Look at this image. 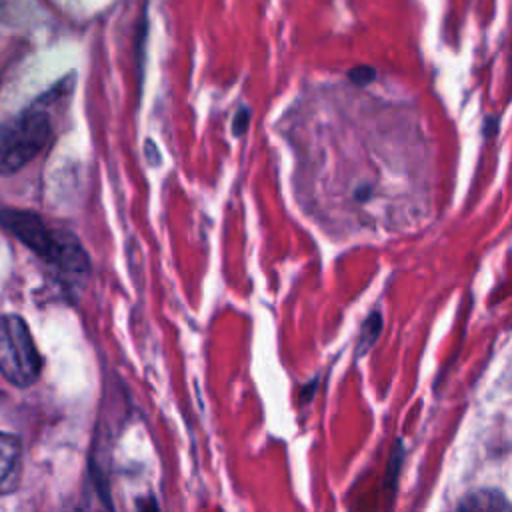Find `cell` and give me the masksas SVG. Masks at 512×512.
Wrapping results in <instances>:
<instances>
[{"instance_id": "cell-3", "label": "cell", "mask_w": 512, "mask_h": 512, "mask_svg": "<svg viewBox=\"0 0 512 512\" xmlns=\"http://www.w3.org/2000/svg\"><path fill=\"white\" fill-rule=\"evenodd\" d=\"M42 372V356L28 322L18 314H0V374L14 386H32Z\"/></svg>"}, {"instance_id": "cell-7", "label": "cell", "mask_w": 512, "mask_h": 512, "mask_svg": "<svg viewBox=\"0 0 512 512\" xmlns=\"http://www.w3.org/2000/svg\"><path fill=\"white\" fill-rule=\"evenodd\" d=\"M248 118H250V110H246V108H240V110L236 112V116H234V122H232V132H234L236 136H240V134L244 132V128L248 126Z\"/></svg>"}, {"instance_id": "cell-4", "label": "cell", "mask_w": 512, "mask_h": 512, "mask_svg": "<svg viewBox=\"0 0 512 512\" xmlns=\"http://www.w3.org/2000/svg\"><path fill=\"white\" fill-rule=\"evenodd\" d=\"M22 474V442L18 436L0 432V496L16 490Z\"/></svg>"}, {"instance_id": "cell-6", "label": "cell", "mask_w": 512, "mask_h": 512, "mask_svg": "<svg viewBox=\"0 0 512 512\" xmlns=\"http://www.w3.org/2000/svg\"><path fill=\"white\" fill-rule=\"evenodd\" d=\"M348 76H350V80H352L354 84L364 86V84H368V82L374 80L376 72H374V68H370V66H356V68H352V70L348 72Z\"/></svg>"}, {"instance_id": "cell-2", "label": "cell", "mask_w": 512, "mask_h": 512, "mask_svg": "<svg viewBox=\"0 0 512 512\" xmlns=\"http://www.w3.org/2000/svg\"><path fill=\"white\" fill-rule=\"evenodd\" d=\"M52 136V118L40 102L0 124V176H10L30 164Z\"/></svg>"}, {"instance_id": "cell-1", "label": "cell", "mask_w": 512, "mask_h": 512, "mask_svg": "<svg viewBox=\"0 0 512 512\" xmlns=\"http://www.w3.org/2000/svg\"><path fill=\"white\" fill-rule=\"evenodd\" d=\"M0 224L32 250L68 292L84 286L90 276V260L72 232L50 228L36 212L16 208L0 210Z\"/></svg>"}, {"instance_id": "cell-5", "label": "cell", "mask_w": 512, "mask_h": 512, "mask_svg": "<svg viewBox=\"0 0 512 512\" xmlns=\"http://www.w3.org/2000/svg\"><path fill=\"white\" fill-rule=\"evenodd\" d=\"M460 510H512V502L506 500L502 492L496 490H474L468 492L460 502Z\"/></svg>"}]
</instances>
